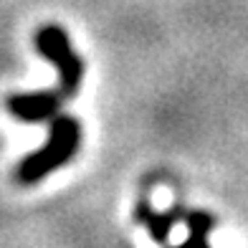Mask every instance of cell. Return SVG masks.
<instances>
[{
    "mask_svg": "<svg viewBox=\"0 0 248 248\" xmlns=\"http://www.w3.org/2000/svg\"><path fill=\"white\" fill-rule=\"evenodd\" d=\"M78 142H81V124H78V119L66 117V114L53 117L48 142L41 150L23 157V162L18 165V170H16L18 183L33 185L46 177L51 170L66 165L71 160V155L78 150Z\"/></svg>",
    "mask_w": 248,
    "mask_h": 248,
    "instance_id": "6da1fadb",
    "label": "cell"
},
{
    "mask_svg": "<svg viewBox=\"0 0 248 248\" xmlns=\"http://www.w3.org/2000/svg\"><path fill=\"white\" fill-rule=\"evenodd\" d=\"M36 46L41 51V56L46 59L59 69L61 74V94L66 99H71L78 86H81V76H84V63L81 59L74 53L71 43H69V36L61 26H43L38 33H36Z\"/></svg>",
    "mask_w": 248,
    "mask_h": 248,
    "instance_id": "7a4b0ae2",
    "label": "cell"
},
{
    "mask_svg": "<svg viewBox=\"0 0 248 248\" xmlns=\"http://www.w3.org/2000/svg\"><path fill=\"white\" fill-rule=\"evenodd\" d=\"M66 96L61 89H46L38 94H16L8 99V111L20 122H46L59 114Z\"/></svg>",
    "mask_w": 248,
    "mask_h": 248,
    "instance_id": "3957f363",
    "label": "cell"
},
{
    "mask_svg": "<svg viewBox=\"0 0 248 248\" xmlns=\"http://www.w3.org/2000/svg\"><path fill=\"white\" fill-rule=\"evenodd\" d=\"M180 208L170 210V213H155L147 202H140V208H137V220L147 225V231L150 235L157 241V243H165L167 241V233H170V228L180 220Z\"/></svg>",
    "mask_w": 248,
    "mask_h": 248,
    "instance_id": "277c9868",
    "label": "cell"
},
{
    "mask_svg": "<svg viewBox=\"0 0 248 248\" xmlns=\"http://www.w3.org/2000/svg\"><path fill=\"white\" fill-rule=\"evenodd\" d=\"M187 228H190V235L183 246L177 248H210L208 246V231L213 225V218L208 213H187Z\"/></svg>",
    "mask_w": 248,
    "mask_h": 248,
    "instance_id": "5b68a950",
    "label": "cell"
}]
</instances>
